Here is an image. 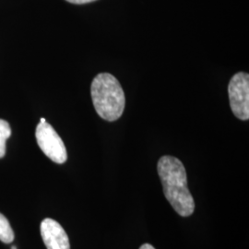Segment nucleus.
Here are the masks:
<instances>
[{"label":"nucleus","mask_w":249,"mask_h":249,"mask_svg":"<svg viewBox=\"0 0 249 249\" xmlns=\"http://www.w3.org/2000/svg\"><path fill=\"white\" fill-rule=\"evenodd\" d=\"M11 135V128L9 123L0 119V158L6 154V142Z\"/></svg>","instance_id":"7"},{"label":"nucleus","mask_w":249,"mask_h":249,"mask_svg":"<svg viewBox=\"0 0 249 249\" xmlns=\"http://www.w3.org/2000/svg\"><path fill=\"white\" fill-rule=\"evenodd\" d=\"M36 141L45 155L56 163H64L68 159L67 150L59 135L51 124L40 122L36 127Z\"/></svg>","instance_id":"3"},{"label":"nucleus","mask_w":249,"mask_h":249,"mask_svg":"<svg viewBox=\"0 0 249 249\" xmlns=\"http://www.w3.org/2000/svg\"><path fill=\"white\" fill-rule=\"evenodd\" d=\"M41 235L47 249H71L67 232L53 219L46 218L42 222Z\"/></svg>","instance_id":"5"},{"label":"nucleus","mask_w":249,"mask_h":249,"mask_svg":"<svg viewBox=\"0 0 249 249\" xmlns=\"http://www.w3.org/2000/svg\"><path fill=\"white\" fill-rule=\"evenodd\" d=\"M12 249H17V248L16 247H12Z\"/></svg>","instance_id":"11"},{"label":"nucleus","mask_w":249,"mask_h":249,"mask_svg":"<svg viewBox=\"0 0 249 249\" xmlns=\"http://www.w3.org/2000/svg\"><path fill=\"white\" fill-rule=\"evenodd\" d=\"M157 168L170 204L180 216H190L194 213L195 201L187 187V172L182 161L173 156H162Z\"/></svg>","instance_id":"1"},{"label":"nucleus","mask_w":249,"mask_h":249,"mask_svg":"<svg viewBox=\"0 0 249 249\" xmlns=\"http://www.w3.org/2000/svg\"><path fill=\"white\" fill-rule=\"evenodd\" d=\"M140 249H155L151 245H150V244H144V245H142L141 248H140Z\"/></svg>","instance_id":"9"},{"label":"nucleus","mask_w":249,"mask_h":249,"mask_svg":"<svg viewBox=\"0 0 249 249\" xmlns=\"http://www.w3.org/2000/svg\"><path fill=\"white\" fill-rule=\"evenodd\" d=\"M90 94L95 111L103 119L113 122L123 115L125 106L124 90L113 75L98 74L92 80Z\"/></svg>","instance_id":"2"},{"label":"nucleus","mask_w":249,"mask_h":249,"mask_svg":"<svg viewBox=\"0 0 249 249\" xmlns=\"http://www.w3.org/2000/svg\"><path fill=\"white\" fill-rule=\"evenodd\" d=\"M71 4H76V5H82V4H87L90 2H94L96 0H66Z\"/></svg>","instance_id":"8"},{"label":"nucleus","mask_w":249,"mask_h":249,"mask_svg":"<svg viewBox=\"0 0 249 249\" xmlns=\"http://www.w3.org/2000/svg\"><path fill=\"white\" fill-rule=\"evenodd\" d=\"M0 240L9 244L14 240V232L7 218L0 213Z\"/></svg>","instance_id":"6"},{"label":"nucleus","mask_w":249,"mask_h":249,"mask_svg":"<svg viewBox=\"0 0 249 249\" xmlns=\"http://www.w3.org/2000/svg\"><path fill=\"white\" fill-rule=\"evenodd\" d=\"M46 120H45V118H41V120H40V122H45Z\"/></svg>","instance_id":"10"},{"label":"nucleus","mask_w":249,"mask_h":249,"mask_svg":"<svg viewBox=\"0 0 249 249\" xmlns=\"http://www.w3.org/2000/svg\"><path fill=\"white\" fill-rule=\"evenodd\" d=\"M230 107L233 115L240 120L249 118V75L238 72L231 78L228 86Z\"/></svg>","instance_id":"4"}]
</instances>
